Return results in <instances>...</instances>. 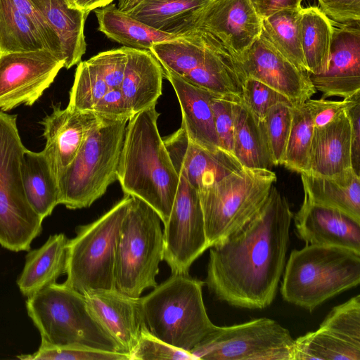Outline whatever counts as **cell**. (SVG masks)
Instances as JSON below:
<instances>
[{
    "instance_id": "cell-1",
    "label": "cell",
    "mask_w": 360,
    "mask_h": 360,
    "mask_svg": "<svg viewBox=\"0 0 360 360\" xmlns=\"http://www.w3.org/2000/svg\"><path fill=\"white\" fill-rule=\"evenodd\" d=\"M293 215L286 198L273 185L251 220L209 248L204 282L218 300L249 309L272 304L286 263Z\"/></svg>"
},
{
    "instance_id": "cell-2",
    "label": "cell",
    "mask_w": 360,
    "mask_h": 360,
    "mask_svg": "<svg viewBox=\"0 0 360 360\" xmlns=\"http://www.w3.org/2000/svg\"><path fill=\"white\" fill-rule=\"evenodd\" d=\"M159 115L152 106L128 120L117 177L124 195L147 203L164 224L170 214L179 176L160 135Z\"/></svg>"
},
{
    "instance_id": "cell-3",
    "label": "cell",
    "mask_w": 360,
    "mask_h": 360,
    "mask_svg": "<svg viewBox=\"0 0 360 360\" xmlns=\"http://www.w3.org/2000/svg\"><path fill=\"white\" fill-rule=\"evenodd\" d=\"M205 282L172 275L141 297L143 324L166 343L191 353L214 330L202 297Z\"/></svg>"
},
{
    "instance_id": "cell-4",
    "label": "cell",
    "mask_w": 360,
    "mask_h": 360,
    "mask_svg": "<svg viewBox=\"0 0 360 360\" xmlns=\"http://www.w3.org/2000/svg\"><path fill=\"white\" fill-rule=\"evenodd\" d=\"M283 299L309 311L360 283V252L308 245L293 250L285 263Z\"/></svg>"
},
{
    "instance_id": "cell-5",
    "label": "cell",
    "mask_w": 360,
    "mask_h": 360,
    "mask_svg": "<svg viewBox=\"0 0 360 360\" xmlns=\"http://www.w3.org/2000/svg\"><path fill=\"white\" fill-rule=\"evenodd\" d=\"M150 51L163 68L218 96H241L243 73L234 56L210 33L193 28L153 44Z\"/></svg>"
},
{
    "instance_id": "cell-6",
    "label": "cell",
    "mask_w": 360,
    "mask_h": 360,
    "mask_svg": "<svg viewBox=\"0 0 360 360\" xmlns=\"http://www.w3.org/2000/svg\"><path fill=\"white\" fill-rule=\"evenodd\" d=\"M128 120L102 117L58 179L59 204L70 210L90 207L117 180Z\"/></svg>"
},
{
    "instance_id": "cell-7",
    "label": "cell",
    "mask_w": 360,
    "mask_h": 360,
    "mask_svg": "<svg viewBox=\"0 0 360 360\" xmlns=\"http://www.w3.org/2000/svg\"><path fill=\"white\" fill-rule=\"evenodd\" d=\"M26 309L42 342L124 353L93 316L84 294L64 283L28 297Z\"/></svg>"
},
{
    "instance_id": "cell-8",
    "label": "cell",
    "mask_w": 360,
    "mask_h": 360,
    "mask_svg": "<svg viewBox=\"0 0 360 360\" xmlns=\"http://www.w3.org/2000/svg\"><path fill=\"white\" fill-rule=\"evenodd\" d=\"M276 175L270 169L243 167L198 190L208 248L251 220L265 203Z\"/></svg>"
},
{
    "instance_id": "cell-9",
    "label": "cell",
    "mask_w": 360,
    "mask_h": 360,
    "mask_svg": "<svg viewBox=\"0 0 360 360\" xmlns=\"http://www.w3.org/2000/svg\"><path fill=\"white\" fill-rule=\"evenodd\" d=\"M158 213L139 198L131 197L124 217L115 257L116 288L133 297L155 288L163 260L164 238Z\"/></svg>"
},
{
    "instance_id": "cell-10",
    "label": "cell",
    "mask_w": 360,
    "mask_h": 360,
    "mask_svg": "<svg viewBox=\"0 0 360 360\" xmlns=\"http://www.w3.org/2000/svg\"><path fill=\"white\" fill-rule=\"evenodd\" d=\"M25 149L17 116L0 111V245L14 252L30 250L42 231L43 219L30 205L24 189Z\"/></svg>"
},
{
    "instance_id": "cell-11",
    "label": "cell",
    "mask_w": 360,
    "mask_h": 360,
    "mask_svg": "<svg viewBox=\"0 0 360 360\" xmlns=\"http://www.w3.org/2000/svg\"><path fill=\"white\" fill-rule=\"evenodd\" d=\"M131 196L124 197L94 221L79 226L68 240L64 283L84 294L115 289L116 249Z\"/></svg>"
},
{
    "instance_id": "cell-12",
    "label": "cell",
    "mask_w": 360,
    "mask_h": 360,
    "mask_svg": "<svg viewBox=\"0 0 360 360\" xmlns=\"http://www.w3.org/2000/svg\"><path fill=\"white\" fill-rule=\"evenodd\" d=\"M294 342L287 328L262 317L216 326L191 354L195 360H292Z\"/></svg>"
},
{
    "instance_id": "cell-13",
    "label": "cell",
    "mask_w": 360,
    "mask_h": 360,
    "mask_svg": "<svg viewBox=\"0 0 360 360\" xmlns=\"http://www.w3.org/2000/svg\"><path fill=\"white\" fill-rule=\"evenodd\" d=\"M168 220L164 224L165 260L172 274H187L207 249L198 192L181 174Z\"/></svg>"
},
{
    "instance_id": "cell-14",
    "label": "cell",
    "mask_w": 360,
    "mask_h": 360,
    "mask_svg": "<svg viewBox=\"0 0 360 360\" xmlns=\"http://www.w3.org/2000/svg\"><path fill=\"white\" fill-rule=\"evenodd\" d=\"M63 68L64 61L45 49L0 53V111L33 105Z\"/></svg>"
},
{
    "instance_id": "cell-15",
    "label": "cell",
    "mask_w": 360,
    "mask_h": 360,
    "mask_svg": "<svg viewBox=\"0 0 360 360\" xmlns=\"http://www.w3.org/2000/svg\"><path fill=\"white\" fill-rule=\"evenodd\" d=\"M360 360V295L334 307L315 331L295 340L292 360Z\"/></svg>"
},
{
    "instance_id": "cell-16",
    "label": "cell",
    "mask_w": 360,
    "mask_h": 360,
    "mask_svg": "<svg viewBox=\"0 0 360 360\" xmlns=\"http://www.w3.org/2000/svg\"><path fill=\"white\" fill-rule=\"evenodd\" d=\"M245 77H252L285 96L293 105L310 99L316 90L309 72L284 57L262 32L240 57L235 58Z\"/></svg>"
},
{
    "instance_id": "cell-17",
    "label": "cell",
    "mask_w": 360,
    "mask_h": 360,
    "mask_svg": "<svg viewBox=\"0 0 360 360\" xmlns=\"http://www.w3.org/2000/svg\"><path fill=\"white\" fill-rule=\"evenodd\" d=\"M193 28L214 36L236 58L260 36L262 18L249 0H209L193 15Z\"/></svg>"
},
{
    "instance_id": "cell-18",
    "label": "cell",
    "mask_w": 360,
    "mask_h": 360,
    "mask_svg": "<svg viewBox=\"0 0 360 360\" xmlns=\"http://www.w3.org/2000/svg\"><path fill=\"white\" fill-rule=\"evenodd\" d=\"M332 24L328 68L321 74H309V79L323 98H353L360 94V22Z\"/></svg>"
},
{
    "instance_id": "cell-19",
    "label": "cell",
    "mask_w": 360,
    "mask_h": 360,
    "mask_svg": "<svg viewBox=\"0 0 360 360\" xmlns=\"http://www.w3.org/2000/svg\"><path fill=\"white\" fill-rule=\"evenodd\" d=\"M163 141L177 174L198 191L243 167L234 155L221 148L210 150L191 142L181 127Z\"/></svg>"
},
{
    "instance_id": "cell-20",
    "label": "cell",
    "mask_w": 360,
    "mask_h": 360,
    "mask_svg": "<svg viewBox=\"0 0 360 360\" xmlns=\"http://www.w3.org/2000/svg\"><path fill=\"white\" fill-rule=\"evenodd\" d=\"M101 117L92 111L56 106L52 113L42 120L46 139L43 152L57 181Z\"/></svg>"
},
{
    "instance_id": "cell-21",
    "label": "cell",
    "mask_w": 360,
    "mask_h": 360,
    "mask_svg": "<svg viewBox=\"0 0 360 360\" xmlns=\"http://www.w3.org/2000/svg\"><path fill=\"white\" fill-rule=\"evenodd\" d=\"M84 295L99 324L129 356L143 326L141 297H131L117 288L91 290Z\"/></svg>"
},
{
    "instance_id": "cell-22",
    "label": "cell",
    "mask_w": 360,
    "mask_h": 360,
    "mask_svg": "<svg viewBox=\"0 0 360 360\" xmlns=\"http://www.w3.org/2000/svg\"><path fill=\"white\" fill-rule=\"evenodd\" d=\"M297 236L306 244L332 245L360 252V222L342 212L304 198L293 215Z\"/></svg>"
},
{
    "instance_id": "cell-23",
    "label": "cell",
    "mask_w": 360,
    "mask_h": 360,
    "mask_svg": "<svg viewBox=\"0 0 360 360\" xmlns=\"http://www.w3.org/2000/svg\"><path fill=\"white\" fill-rule=\"evenodd\" d=\"M163 75L177 96L182 115L181 127L188 139L207 150L221 148L212 109V99L216 94L188 83L165 68Z\"/></svg>"
},
{
    "instance_id": "cell-24",
    "label": "cell",
    "mask_w": 360,
    "mask_h": 360,
    "mask_svg": "<svg viewBox=\"0 0 360 360\" xmlns=\"http://www.w3.org/2000/svg\"><path fill=\"white\" fill-rule=\"evenodd\" d=\"M351 167V122L346 111L331 122L314 127L307 172L333 176Z\"/></svg>"
},
{
    "instance_id": "cell-25",
    "label": "cell",
    "mask_w": 360,
    "mask_h": 360,
    "mask_svg": "<svg viewBox=\"0 0 360 360\" xmlns=\"http://www.w3.org/2000/svg\"><path fill=\"white\" fill-rule=\"evenodd\" d=\"M126 49L127 64L120 89L135 115L155 106L162 94L163 68L150 50Z\"/></svg>"
},
{
    "instance_id": "cell-26",
    "label": "cell",
    "mask_w": 360,
    "mask_h": 360,
    "mask_svg": "<svg viewBox=\"0 0 360 360\" xmlns=\"http://www.w3.org/2000/svg\"><path fill=\"white\" fill-rule=\"evenodd\" d=\"M300 174L304 199L338 210L360 222V176L352 167L333 176Z\"/></svg>"
},
{
    "instance_id": "cell-27",
    "label": "cell",
    "mask_w": 360,
    "mask_h": 360,
    "mask_svg": "<svg viewBox=\"0 0 360 360\" xmlns=\"http://www.w3.org/2000/svg\"><path fill=\"white\" fill-rule=\"evenodd\" d=\"M68 238L64 233L50 236L45 243L30 251L24 268L17 280L21 293L30 297L65 274Z\"/></svg>"
},
{
    "instance_id": "cell-28",
    "label": "cell",
    "mask_w": 360,
    "mask_h": 360,
    "mask_svg": "<svg viewBox=\"0 0 360 360\" xmlns=\"http://www.w3.org/2000/svg\"><path fill=\"white\" fill-rule=\"evenodd\" d=\"M57 35L64 68L78 64L86 50L84 24L89 13L70 8L65 0H31Z\"/></svg>"
},
{
    "instance_id": "cell-29",
    "label": "cell",
    "mask_w": 360,
    "mask_h": 360,
    "mask_svg": "<svg viewBox=\"0 0 360 360\" xmlns=\"http://www.w3.org/2000/svg\"><path fill=\"white\" fill-rule=\"evenodd\" d=\"M233 155L243 167L270 169L274 165L262 121L242 102H233Z\"/></svg>"
},
{
    "instance_id": "cell-30",
    "label": "cell",
    "mask_w": 360,
    "mask_h": 360,
    "mask_svg": "<svg viewBox=\"0 0 360 360\" xmlns=\"http://www.w3.org/2000/svg\"><path fill=\"white\" fill-rule=\"evenodd\" d=\"M94 13L98 30L123 46L150 50L155 44L171 40L181 35L154 29L121 11L112 3L95 9Z\"/></svg>"
},
{
    "instance_id": "cell-31",
    "label": "cell",
    "mask_w": 360,
    "mask_h": 360,
    "mask_svg": "<svg viewBox=\"0 0 360 360\" xmlns=\"http://www.w3.org/2000/svg\"><path fill=\"white\" fill-rule=\"evenodd\" d=\"M22 174L27 199L44 220L59 205V189L58 181L43 150H25Z\"/></svg>"
},
{
    "instance_id": "cell-32",
    "label": "cell",
    "mask_w": 360,
    "mask_h": 360,
    "mask_svg": "<svg viewBox=\"0 0 360 360\" xmlns=\"http://www.w3.org/2000/svg\"><path fill=\"white\" fill-rule=\"evenodd\" d=\"M209 0H142L127 13L163 32L182 34L190 30L193 15Z\"/></svg>"
},
{
    "instance_id": "cell-33",
    "label": "cell",
    "mask_w": 360,
    "mask_h": 360,
    "mask_svg": "<svg viewBox=\"0 0 360 360\" xmlns=\"http://www.w3.org/2000/svg\"><path fill=\"white\" fill-rule=\"evenodd\" d=\"M301 43L309 74L318 75L328 68L333 27L318 6L302 8Z\"/></svg>"
},
{
    "instance_id": "cell-34",
    "label": "cell",
    "mask_w": 360,
    "mask_h": 360,
    "mask_svg": "<svg viewBox=\"0 0 360 360\" xmlns=\"http://www.w3.org/2000/svg\"><path fill=\"white\" fill-rule=\"evenodd\" d=\"M302 8L281 10L263 18L262 32L284 57L308 72L301 43Z\"/></svg>"
},
{
    "instance_id": "cell-35",
    "label": "cell",
    "mask_w": 360,
    "mask_h": 360,
    "mask_svg": "<svg viewBox=\"0 0 360 360\" xmlns=\"http://www.w3.org/2000/svg\"><path fill=\"white\" fill-rule=\"evenodd\" d=\"M47 49L32 22L11 0H0V53Z\"/></svg>"
},
{
    "instance_id": "cell-36",
    "label": "cell",
    "mask_w": 360,
    "mask_h": 360,
    "mask_svg": "<svg viewBox=\"0 0 360 360\" xmlns=\"http://www.w3.org/2000/svg\"><path fill=\"white\" fill-rule=\"evenodd\" d=\"M292 124L282 165L297 173L307 172L314 125L307 103L293 105Z\"/></svg>"
},
{
    "instance_id": "cell-37",
    "label": "cell",
    "mask_w": 360,
    "mask_h": 360,
    "mask_svg": "<svg viewBox=\"0 0 360 360\" xmlns=\"http://www.w3.org/2000/svg\"><path fill=\"white\" fill-rule=\"evenodd\" d=\"M110 89L94 66L88 60L80 61L75 71L67 107L79 111H91Z\"/></svg>"
},
{
    "instance_id": "cell-38",
    "label": "cell",
    "mask_w": 360,
    "mask_h": 360,
    "mask_svg": "<svg viewBox=\"0 0 360 360\" xmlns=\"http://www.w3.org/2000/svg\"><path fill=\"white\" fill-rule=\"evenodd\" d=\"M292 105L277 103L262 121L274 165H282L292 124Z\"/></svg>"
},
{
    "instance_id": "cell-39",
    "label": "cell",
    "mask_w": 360,
    "mask_h": 360,
    "mask_svg": "<svg viewBox=\"0 0 360 360\" xmlns=\"http://www.w3.org/2000/svg\"><path fill=\"white\" fill-rule=\"evenodd\" d=\"M20 359L37 360H130L128 354L72 345H52L41 342L37 352L17 356Z\"/></svg>"
},
{
    "instance_id": "cell-40",
    "label": "cell",
    "mask_w": 360,
    "mask_h": 360,
    "mask_svg": "<svg viewBox=\"0 0 360 360\" xmlns=\"http://www.w3.org/2000/svg\"><path fill=\"white\" fill-rule=\"evenodd\" d=\"M240 98L259 121L263 120L268 110L275 104L281 103L292 105L283 94L252 77L244 79Z\"/></svg>"
},
{
    "instance_id": "cell-41",
    "label": "cell",
    "mask_w": 360,
    "mask_h": 360,
    "mask_svg": "<svg viewBox=\"0 0 360 360\" xmlns=\"http://www.w3.org/2000/svg\"><path fill=\"white\" fill-rule=\"evenodd\" d=\"M130 360H195L193 355L151 334L143 324Z\"/></svg>"
},
{
    "instance_id": "cell-42",
    "label": "cell",
    "mask_w": 360,
    "mask_h": 360,
    "mask_svg": "<svg viewBox=\"0 0 360 360\" xmlns=\"http://www.w3.org/2000/svg\"><path fill=\"white\" fill-rule=\"evenodd\" d=\"M237 96L214 95L212 109L216 133L220 148L233 155L234 115L233 102Z\"/></svg>"
},
{
    "instance_id": "cell-43",
    "label": "cell",
    "mask_w": 360,
    "mask_h": 360,
    "mask_svg": "<svg viewBox=\"0 0 360 360\" xmlns=\"http://www.w3.org/2000/svg\"><path fill=\"white\" fill-rule=\"evenodd\" d=\"M126 46L97 53L89 60L110 88H120L127 64Z\"/></svg>"
},
{
    "instance_id": "cell-44",
    "label": "cell",
    "mask_w": 360,
    "mask_h": 360,
    "mask_svg": "<svg viewBox=\"0 0 360 360\" xmlns=\"http://www.w3.org/2000/svg\"><path fill=\"white\" fill-rule=\"evenodd\" d=\"M11 1L32 22L40 34L46 49L63 60L59 39L39 9L31 0H11Z\"/></svg>"
},
{
    "instance_id": "cell-45",
    "label": "cell",
    "mask_w": 360,
    "mask_h": 360,
    "mask_svg": "<svg viewBox=\"0 0 360 360\" xmlns=\"http://www.w3.org/2000/svg\"><path fill=\"white\" fill-rule=\"evenodd\" d=\"M360 101V94L350 98H344L342 101L327 100L324 98L320 99H309L306 101L314 127H323L349 108Z\"/></svg>"
},
{
    "instance_id": "cell-46",
    "label": "cell",
    "mask_w": 360,
    "mask_h": 360,
    "mask_svg": "<svg viewBox=\"0 0 360 360\" xmlns=\"http://www.w3.org/2000/svg\"><path fill=\"white\" fill-rule=\"evenodd\" d=\"M92 112L108 119L129 120L134 113L120 88H111L93 107Z\"/></svg>"
},
{
    "instance_id": "cell-47",
    "label": "cell",
    "mask_w": 360,
    "mask_h": 360,
    "mask_svg": "<svg viewBox=\"0 0 360 360\" xmlns=\"http://www.w3.org/2000/svg\"><path fill=\"white\" fill-rule=\"evenodd\" d=\"M319 8L331 21L360 22V0H317Z\"/></svg>"
},
{
    "instance_id": "cell-48",
    "label": "cell",
    "mask_w": 360,
    "mask_h": 360,
    "mask_svg": "<svg viewBox=\"0 0 360 360\" xmlns=\"http://www.w3.org/2000/svg\"><path fill=\"white\" fill-rule=\"evenodd\" d=\"M351 122V162L354 171L360 176V101L347 111Z\"/></svg>"
},
{
    "instance_id": "cell-49",
    "label": "cell",
    "mask_w": 360,
    "mask_h": 360,
    "mask_svg": "<svg viewBox=\"0 0 360 360\" xmlns=\"http://www.w3.org/2000/svg\"><path fill=\"white\" fill-rule=\"evenodd\" d=\"M263 19L281 10L302 6V0H249Z\"/></svg>"
},
{
    "instance_id": "cell-50",
    "label": "cell",
    "mask_w": 360,
    "mask_h": 360,
    "mask_svg": "<svg viewBox=\"0 0 360 360\" xmlns=\"http://www.w3.org/2000/svg\"><path fill=\"white\" fill-rule=\"evenodd\" d=\"M67 5L73 9L89 13L96 8L104 7L114 0H65Z\"/></svg>"
},
{
    "instance_id": "cell-51",
    "label": "cell",
    "mask_w": 360,
    "mask_h": 360,
    "mask_svg": "<svg viewBox=\"0 0 360 360\" xmlns=\"http://www.w3.org/2000/svg\"><path fill=\"white\" fill-rule=\"evenodd\" d=\"M142 0H118L117 8L122 12L128 13Z\"/></svg>"
}]
</instances>
